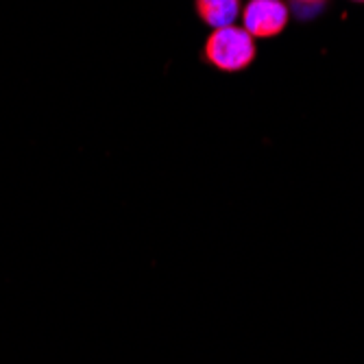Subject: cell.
I'll return each instance as SVG.
<instances>
[{
	"label": "cell",
	"instance_id": "1",
	"mask_svg": "<svg viewBox=\"0 0 364 364\" xmlns=\"http://www.w3.org/2000/svg\"><path fill=\"white\" fill-rule=\"evenodd\" d=\"M255 40L245 26L229 24L214 28L203 44V61L220 73H242L255 61Z\"/></svg>",
	"mask_w": 364,
	"mask_h": 364
},
{
	"label": "cell",
	"instance_id": "2",
	"mask_svg": "<svg viewBox=\"0 0 364 364\" xmlns=\"http://www.w3.org/2000/svg\"><path fill=\"white\" fill-rule=\"evenodd\" d=\"M240 16L245 31L253 40H271L284 33V28L288 26L290 9L286 0H249Z\"/></svg>",
	"mask_w": 364,
	"mask_h": 364
},
{
	"label": "cell",
	"instance_id": "3",
	"mask_svg": "<svg viewBox=\"0 0 364 364\" xmlns=\"http://www.w3.org/2000/svg\"><path fill=\"white\" fill-rule=\"evenodd\" d=\"M194 11L205 26L223 28L236 22L242 5L240 0H194Z\"/></svg>",
	"mask_w": 364,
	"mask_h": 364
},
{
	"label": "cell",
	"instance_id": "4",
	"mask_svg": "<svg viewBox=\"0 0 364 364\" xmlns=\"http://www.w3.org/2000/svg\"><path fill=\"white\" fill-rule=\"evenodd\" d=\"M327 3H329V0H286L290 14L296 20H301V22L312 20L318 14H323V9L327 7Z\"/></svg>",
	"mask_w": 364,
	"mask_h": 364
},
{
	"label": "cell",
	"instance_id": "5",
	"mask_svg": "<svg viewBox=\"0 0 364 364\" xmlns=\"http://www.w3.org/2000/svg\"><path fill=\"white\" fill-rule=\"evenodd\" d=\"M355 3H364V0H355Z\"/></svg>",
	"mask_w": 364,
	"mask_h": 364
}]
</instances>
